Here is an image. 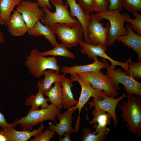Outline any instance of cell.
<instances>
[{"instance_id":"cell-1","label":"cell","mask_w":141,"mask_h":141,"mask_svg":"<svg viewBox=\"0 0 141 141\" xmlns=\"http://www.w3.org/2000/svg\"><path fill=\"white\" fill-rule=\"evenodd\" d=\"M127 101L122 105H117L122 113L121 116L123 121L126 122L128 131L133 134L141 136V97L127 92Z\"/></svg>"},{"instance_id":"cell-2","label":"cell","mask_w":141,"mask_h":141,"mask_svg":"<svg viewBox=\"0 0 141 141\" xmlns=\"http://www.w3.org/2000/svg\"><path fill=\"white\" fill-rule=\"evenodd\" d=\"M61 111V109L51 103L48 107L39 110H33L29 108L26 116L20 119L16 118L14 123L19 125L20 127L23 128L22 129L30 131L36 125L46 120H51L56 125L57 122L56 116Z\"/></svg>"},{"instance_id":"cell-3","label":"cell","mask_w":141,"mask_h":141,"mask_svg":"<svg viewBox=\"0 0 141 141\" xmlns=\"http://www.w3.org/2000/svg\"><path fill=\"white\" fill-rule=\"evenodd\" d=\"M50 2L55 7L56 11L52 13L48 9L42 8L44 13L42 20L44 25H48L50 29L54 24L57 23L66 24L72 27L81 25L78 20L71 16L67 1L64 4L58 0H50Z\"/></svg>"},{"instance_id":"cell-4","label":"cell","mask_w":141,"mask_h":141,"mask_svg":"<svg viewBox=\"0 0 141 141\" xmlns=\"http://www.w3.org/2000/svg\"><path fill=\"white\" fill-rule=\"evenodd\" d=\"M95 15L100 21L104 19L109 21L110 26L107 34V46L113 44L119 37L127 34L128 31L124 26L126 22L125 13L121 14L118 10H108L97 12Z\"/></svg>"},{"instance_id":"cell-5","label":"cell","mask_w":141,"mask_h":141,"mask_svg":"<svg viewBox=\"0 0 141 141\" xmlns=\"http://www.w3.org/2000/svg\"><path fill=\"white\" fill-rule=\"evenodd\" d=\"M24 63L30 73L37 78L42 76L44 72L47 69L59 72L61 69L55 56L45 57L42 56L39 51L35 49L30 51Z\"/></svg>"},{"instance_id":"cell-6","label":"cell","mask_w":141,"mask_h":141,"mask_svg":"<svg viewBox=\"0 0 141 141\" xmlns=\"http://www.w3.org/2000/svg\"><path fill=\"white\" fill-rule=\"evenodd\" d=\"M70 80L73 82L77 81L81 87V91L77 104L71 107L73 112L78 109V115L75 123V133L78 132L80 129V114L82 109L87 102L90 98L92 97L100 100L103 99L106 96L102 91L93 88L90 83L87 81L79 76L77 74H71Z\"/></svg>"},{"instance_id":"cell-7","label":"cell","mask_w":141,"mask_h":141,"mask_svg":"<svg viewBox=\"0 0 141 141\" xmlns=\"http://www.w3.org/2000/svg\"><path fill=\"white\" fill-rule=\"evenodd\" d=\"M102 60L107 64V67L106 69L107 74L118 91L121 89L119 84L121 83L124 86V89L127 92L141 96V83L134 79L132 77L127 75L125 71L120 69H112L105 59L102 58Z\"/></svg>"},{"instance_id":"cell-8","label":"cell","mask_w":141,"mask_h":141,"mask_svg":"<svg viewBox=\"0 0 141 141\" xmlns=\"http://www.w3.org/2000/svg\"><path fill=\"white\" fill-rule=\"evenodd\" d=\"M50 29L67 47L76 46L83 41L82 35L84 31L81 25L72 27L66 24L57 23Z\"/></svg>"},{"instance_id":"cell-9","label":"cell","mask_w":141,"mask_h":141,"mask_svg":"<svg viewBox=\"0 0 141 141\" xmlns=\"http://www.w3.org/2000/svg\"><path fill=\"white\" fill-rule=\"evenodd\" d=\"M77 75L89 81L93 89L102 91L105 96L115 97L119 95L108 75L104 74L101 70Z\"/></svg>"},{"instance_id":"cell-10","label":"cell","mask_w":141,"mask_h":141,"mask_svg":"<svg viewBox=\"0 0 141 141\" xmlns=\"http://www.w3.org/2000/svg\"><path fill=\"white\" fill-rule=\"evenodd\" d=\"M101 21L92 13L87 28V43L94 45L101 44L107 49V36L110 27V23L106 24V27H104V24Z\"/></svg>"},{"instance_id":"cell-11","label":"cell","mask_w":141,"mask_h":141,"mask_svg":"<svg viewBox=\"0 0 141 141\" xmlns=\"http://www.w3.org/2000/svg\"><path fill=\"white\" fill-rule=\"evenodd\" d=\"M39 6L37 2L24 0L16 8V10L22 14L28 29L32 28L37 21L42 20L44 16V12L39 8Z\"/></svg>"},{"instance_id":"cell-12","label":"cell","mask_w":141,"mask_h":141,"mask_svg":"<svg viewBox=\"0 0 141 141\" xmlns=\"http://www.w3.org/2000/svg\"><path fill=\"white\" fill-rule=\"evenodd\" d=\"M80 44L82 48L80 50L81 52L83 54H86L89 59H93L95 56H99L109 61L111 63L110 67L113 69H115L116 66L118 65L121 67L125 70V72L127 70L129 60H127L125 62H121L114 60L106 54L105 51L107 49L105 48L101 44H99L94 45L83 41Z\"/></svg>"},{"instance_id":"cell-13","label":"cell","mask_w":141,"mask_h":141,"mask_svg":"<svg viewBox=\"0 0 141 141\" xmlns=\"http://www.w3.org/2000/svg\"><path fill=\"white\" fill-rule=\"evenodd\" d=\"M126 97V95L124 93L119 97L115 98L114 97L106 96L103 99L100 100L94 98L93 101L88 103L89 105V109L92 107H95L93 111L103 110L109 113L111 116L113 121L114 126L117 125L118 119L116 114V109L119 102Z\"/></svg>"},{"instance_id":"cell-14","label":"cell","mask_w":141,"mask_h":141,"mask_svg":"<svg viewBox=\"0 0 141 141\" xmlns=\"http://www.w3.org/2000/svg\"><path fill=\"white\" fill-rule=\"evenodd\" d=\"M37 129H34L32 131L22 129V131H17L15 127L12 126H5L0 130V133L5 136L7 141H27L30 139L32 136L34 137L39 136L44 128L43 122Z\"/></svg>"},{"instance_id":"cell-15","label":"cell","mask_w":141,"mask_h":141,"mask_svg":"<svg viewBox=\"0 0 141 141\" xmlns=\"http://www.w3.org/2000/svg\"><path fill=\"white\" fill-rule=\"evenodd\" d=\"M73 113L71 107L65 112L60 113L57 116L59 123L54 125L52 122H50L49 123L48 129L55 131L60 137L65 133L69 134L75 133V129L72 126L73 119Z\"/></svg>"},{"instance_id":"cell-16","label":"cell","mask_w":141,"mask_h":141,"mask_svg":"<svg viewBox=\"0 0 141 141\" xmlns=\"http://www.w3.org/2000/svg\"><path fill=\"white\" fill-rule=\"evenodd\" d=\"M125 27L128 31L125 35L119 37L116 40L118 42L122 43L124 46L132 48L137 54L138 62H141V36L134 32L129 24Z\"/></svg>"},{"instance_id":"cell-17","label":"cell","mask_w":141,"mask_h":141,"mask_svg":"<svg viewBox=\"0 0 141 141\" xmlns=\"http://www.w3.org/2000/svg\"><path fill=\"white\" fill-rule=\"evenodd\" d=\"M98 56L94 57V62L92 63L83 65H76L72 67L63 66L61 67L60 70L63 74H78L80 73L92 71H98L103 68L106 69L107 67L105 62L102 60L100 62Z\"/></svg>"},{"instance_id":"cell-18","label":"cell","mask_w":141,"mask_h":141,"mask_svg":"<svg viewBox=\"0 0 141 141\" xmlns=\"http://www.w3.org/2000/svg\"><path fill=\"white\" fill-rule=\"evenodd\" d=\"M70 9V14L73 17H76L83 27L84 42L87 43V28L90 18V14L84 10L76 2V0H66Z\"/></svg>"},{"instance_id":"cell-19","label":"cell","mask_w":141,"mask_h":141,"mask_svg":"<svg viewBox=\"0 0 141 141\" xmlns=\"http://www.w3.org/2000/svg\"><path fill=\"white\" fill-rule=\"evenodd\" d=\"M9 19L7 25L8 30L13 36H21L27 32L28 29L21 14L16 10Z\"/></svg>"},{"instance_id":"cell-20","label":"cell","mask_w":141,"mask_h":141,"mask_svg":"<svg viewBox=\"0 0 141 141\" xmlns=\"http://www.w3.org/2000/svg\"><path fill=\"white\" fill-rule=\"evenodd\" d=\"M60 84L62 87L63 107L67 110L76 105L78 101L74 99L71 88L73 87V82L63 74Z\"/></svg>"},{"instance_id":"cell-21","label":"cell","mask_w":141,"mask_h":141,"mask_svg":"<svg viewBox=\"0 0 141 141\" xmlns=\"http://www.w3.org/2000/svg\"><path fill=\"white\" fill-rule=\"evenodd\" d=\"M27 32L28 35L37 38L41 36H44L54 48L58 44L56 40V36L49 26L43 25L39 20L36 22L32 28L28 29Z\"/></svg>"},{"instance_id":"cell-22","label":"cell","mask_w":141,"mask_h":141,"mask_svg":"<svg viewBox=\"0 0 141 141\" xmlns=\"http://www.w3.org/2000/svg\"><path fill=\"white\" fill-rule=\"evenodd\" d=\"M91 114L94 116L90 123L94 124L93 128L95 129L94 131L92 132L93 134H97L101 131L107 128L108 127L107 126L111 124L112 116L105 111L102 109L95 111L92 110Z\"/></svg>"},{"instance_id":"cell-23","label":"cell","mask_w":141,"mask_h":141,"mask_svg":"<svg viewBox=\"0 0 141 141\" xmlns=\"http://www.w3.org/2000/svg\"><path fill=\"white\" fill-rule=\"evenodd\" d=\"M59 72L52 69L46 70L43 73L44 78L38 81L37 86L39 89L44 94L49 91L52 87V84L55 83L61 82L63 74H59Z\"/></svg>"},{"instance_id":"cell-24","label":"cell","mask_w":141,"mask_h":141,"mask_svg":"<svg viewBox=\"0 0 141 141\" xmlns=\"http://www.w3.org/2000/svg\"><path fill=\"white\" fill-rule=\"evenodd\" d=\"M21 0H0V21L7 26L9 19L15 7Z\"/></svg>"},{"instance_id":"cell-25","label":"cell","mask_w":141,"mask_h":141,"mask_svg":"<svg viewBox=\"0 0 141 141\" xmlns=\"http://www.w3.org/2000/svg\"><path fill=\"white\" fill-rule=\"evenodd\" d=\"M53 87L44 94L48 97V101L55 105L59 109L63 107L62 101V87L60 82L55 83Z\"/></svg>"},{"instance_id":"cell-26","label":"cell","mask_w":141,"mask_h":141,"mask_svg":"<svg viewBox=\"0 0 141 141\" xmlns=\"http://www.w3.org/2000/svg\"><path fill=\"white\" fill-rule=\"evenodd\" d=\"M44 94L39 89L38 93L36 95H31L30 97L26 99L25 105L26 106L30 105L31 109L33 110L38 109L39 107H41V109L48 107L50 105L47 103L48 98H45Z\"/></svg>"},{"instance_id":"cell-27","label":"cell","mask_w":141,"mask_h":141,"mask_svg":"<svg viewBox=\"0 0 141 141\" xmlns=\"http://www.w3.org/2000/svg\"><path fill=\"white\" fill-rule=\"evenodd\" d=\"M110 130V129L108 128L101 131L96 135L92 133V131L90 129L84 128L82 130L83 134L80 138V139L81 141H106L105 136L108 134Z\"/></svg>"},{"instance_id":"cell-28","label":"cell","mask_w":141,"mask_h":141,"mask_svg":"<svg viewBox=\"0 0 141 141\" xmlns=\"http://www.w3.org/2000/svg\"><path fill=\"white\" fill-rule=\"evenodd\" d=\"M40 54L42 56H44L51 55L54 56H63L72 59L75 58V56L73 53L68 50L67 47L62 43L55 46L53 49L40 52Z\"/></svg>"},{"instance_id":"cell-29","label":"cell","mask_w":141,"mask_h":141,"mask_svg":"<svg viewBox=\"0 0 141 141\" xmlns=\"http://www.w3.org/2000/svg\"><path fill=\"white\" fill-rule=\"evenodd\" d=\"M125 72L127 75L138 81L141 79V63L132 61L130 58L129 59L128 69Z\"/></svg>"},{"instance_id":"cell-30","label":"cell","mask_w":141,"mask_h":141,"mask_svg":"<svg viewBox=\"0 0 141 141\" xmlns=\"http://www.w3.org/2000/svg\"><path fill=\"white\" fill-rule=\"evenodd\" d=\"M134 19H132L130 15L125 13L126 16V22L131 23L130 25L132 29L136 32L138 34L141 36V15L137 12H134L133 13Z\"/></svg>"},{"instance_id":"cell-31","label":"cell","mask_w":141,"mask_h":141,"mask_svg":"<svg viewBox=\"0 0 141 141\" xmlns=\"http://www.w3.org/2000/svg\"><path fill=\"white\" fill-rule=\"evenodd\" d=\"M122 6L128 12L133 13L139 11L141 13V0H121Z\"/></svg>"},{"instance_id":"cell-32","label":"cell","mask_w":141,"mask_h":141,"mask_svg":"<svg viewBox=\"0 0 141 141\" xmlns=\"http://www.w3.org/2000/svg\"><path fill=\"white\" fill-rule=\"evenodd\" d=\"M55 134L54 131L48 129H46L39 136L31 139V141H50Z\"/></svg>"},{"instance_id":"cell-33","label":"cell","mask_w":141,"mask_h":141,"mask_svg":"<svg viewBox=\"0 0 141 141\" xmlns=\"http://www.w3.org/2000/svg\"><path fill=\"white\" fill-rule=\"evenodd\" d=\"M96 9L95 12L104 11L108 10L109 0H93Z\"/></svg>"},{"instance_id":"cell-34","label":"cell","mask_w":141,"mask_h":141,"mask_svg":"<svg viewBox=\"0 0 141 141\" xmlns=\"http://www.w3.org/2000/svg\"><path fill=\"white\" fill-rule=\"evenodd\" d=\"M78 4L85 10L90 14L96 9L93 0H78Z\"/></svg>"},{"instance_id":"cell-35","label":"cell","mask_w":141,"mask_h":141,"mask_svg":"<svg viewBox=\"0 0 141 141\" xmlns=\"http://www.w3.org/2000/svg\"><path fill=\"white\" fill-rule=\"evenodd\" d=\"M109 10H118L121 11L122 10L121 0H109Z\"/></svg>"},{"instance_id":"cell-36","label":"cell","mask_w":141,"mask_h":141,"mask_svg":"<svg viewBox=\"0 0 141 141\" xmlns=\"http://www.w3.org/2000/svg\"><path fill=\"white\" fill-rule=\"evenodd\" d=\"M0 103V106L1 105ZM18 125L14 123L10 124L7 122V119L5 118L4 115L0 112V126L2 128L5 126H12L14 127H17Z\"/></svg>"},{"instance_id":"cell-37","label":"cell","mask_w":141,"mask_h":141,"mask_svg":"<svg viewBox=\"0 0 141 141\" xmlns=\"http://www.w3.org/2000/svg\"><path fill=\"white\" fill-rule=\"evenodd\" d=\"M37 1L39 4V6L42 8L50 9L52 8V6L50 4L49 0H34ZM59 1L63 2L62 0H58Z\"/></svg>"},{"instance_id":"cell-38","label":"cell","mask_w":141,"mask_h":141,"mask_svg":"<svg viewBox=\"0 0 141 141\" xmlns=\"http://www.w3.org/2000/svg\"><path fill=\"white\" fill-rule=\"evenodd\" d=\"M69 134L65 133H64L62 135L64 136V137L62 138L60 137V139H58L59 141H71L72 139L70 136Z\"/></svg>"},{"instance_id":"cell-39","label":"cell","mask_w":141,"mask_h":141,"mask_svg":"<svg viewBox=\"0 0 141 141\" xmlns=\"http://www.w3.org/2000/svg\"><path fill=\"white\" fill-rule=\"evenodd\" d=\"M5 41V39L3 36V34L0 30V43H3Z\"/></svg>"},{"instance_id":"cell-40","label":"cell","mask_w":141,"mask_h":141,"mask_svg":"<svg viewBox=\"0 0 141 141\" xmlns=\"http://www.w3.org/2000/svg\"><path fill=\"white\" fill-rule=\"evenodd\" d=\"M0 141H7V139L1 133H0Z\"/></svg>"},{"instance_id":"cell-41","label":"cell","mask_w":141,"mask_h":141,"mask_svg":"<svg viewBox=\"0 0 141 141\" xmlns=\"http://www.w3.org/2000/svg\"><path fill=\"white\" fill-rule=\"evenodd\" d=\"M3 24H4L3 22L0 21V25H3Z\"/></svg>"}]
</instances>
